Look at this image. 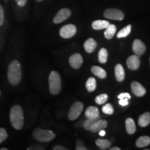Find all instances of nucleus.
Returning <instances> with one entry per match:
<instances>
[{
  "mask_svg": "<svg viewBox=\"0 0 150 150\" xmlns=\"http://www.w3.org/2000/svg\"><path fill=\"white\" fill-rule=\"evenodd\" d=\"M22 66L18 60H13L10 63L7 71V78L11 85L17 86L22 79Z\"/></svg>",
  "mask_w": 150,
  "mask_h": 150,
  "instance_id": "obj_1",
  "label": "nucleus"
},
{
  "mask_svg": "<svg viewBox=\"0 0 150 150\" xmlns=\"http://www.w3.org/2000/svg\"><path fill=\"white\" fill-rule=\"evenodd\" d=\"M10 122L13 127L16 130L22 129L24 124V112L19 105H14L10 110Z\"/></svg>",
  "mask_w": 150,
  "mask_h": 150,
  "instance_id": "obj_2",
  "label": "nucleus"
},
{
  "mask_svg": "<svg viewBox=\"0 0 150 150\" xmlns=\"http://www.w3.org/2000/svg\"><path fill=\"white\" fill-rule=\"evenodd\" d=\"M61 79L59 73L56 71H52L49 76V88L52 95H59L61 91Z\"/></svg>",
  "mask_w": 150,
  "mask_h": 150,
  "instance_id": "obj_3",
  "label": "nucleus"
},
{
  "mask_svg": "<svg viewBox=\"0 0 150 150\" xmlns=\"http://www.w3.org/2000/svg\"><path fill=\"white\" fill-rule=\"evenodd\" d=\"M33 136L37 141L47 142L53 140L56 138V134L50 129L36 128L33 131Z\"/></svg>",
  "mask_w": 150,
  "mask_h": 150,
  "instance_id": "obj_4",
  "label": "nucleus"
},
{
  "mask_svg": "<svg viewBox=\"0 0 150 150\" xmlns=\"http://www.w3.org/2000/svg\"><path fill=\"white\" fill-rule=\"evenodd\" d=\"M104 16L108 20L122 21L125 18V14L121 10L115 8H107L104 11Z\"/></svg>",
  "mask_w": 150,
  "mask_h": 150,
  "instance_id": "obj_5",
  "label": "nucleus"
},
{
  "mask_svg": "<svg viewBox=\"0 0 150 150\" xmlns=\"http://www.w3.org/2000/svg\"><path fill=\"white\" fill-rule=\"evenodd\" d=\"M83 110V104L81 102H76L72 104L68 111V117L70 120H75L79 117Z\"/></svg>",
  "mask_w": 150,
  "mask_h": 150,
  "instance_id": "obj_6",
  "label": "nucleus"
},
{
  "mask_svg": "<svg viewBox=\"0 0 150 150\" xmlns=\"http://www.w3.org/2000/svg\"><path fill=\"white\" fill-rule=\"evenodd\" d=\"M76 27L74 24H68L63 26L59 31L60 36L63 38L69 39L72 38L76 33Z\"/></svg>",
  "mask_w": 150,
  "mask_h": 150,
  "instance_id": "obj_7",
  "label": "nucleus"
},
{
  "mask_svg": "<svg viewBox=\"0 0 150 150\" xmlns=\"http://www.w3.org/2000/svg\"><path fill=\"white\" fill-rule=\"evenodd\" d=\"M72 15V11L67 8H61L57 12V13L53 19L54 24H60L67 20Z\"/></svg>",
  "mask_w": 150,
  "mask_h": 150,
  "instance_id": "obj_8",
  "label": "nucleus"
},
{
  "mask_svg": "<svg viewBox=\"0 0 150 150\" xmlns=\"http://www.w3.org/2000/svg\"><path fill=\"white\" fill-rule=\"evenodd\" d=\"M131 89L135 96L138 97H143L146 94V89L138 81H133L131 83Z\"/></svg>",
  "mask_w": 150,
  "mask_h": 150,
  "instance_id": "obj_9",
  "label": "nucleus"
},
{
  "mask_svg": "<svg viewBox=\"0 0 150 150\" xmlns=\"http://www.w3.org/2000/svg\"><path fill=\"white\" fill-rule=\"evenodd\" d=\"M127 66L131 70H137L140 66V60L139 56L131 55L127 59Z\"/></svg>",
  "mask_w": 150,
  "mask_h": 150,
  "instance_id": "obj_10",
  "label": "nucleus"
},
{
  "mask_svg": "<svg viewBox=\"0 0 150 150\" xmlns=\"http://www.w3.org/2000/svg\"><path fill=\"white\" fill-rule=\"evenodd\" d=\"M132 50L136 55L140 56L145 53L146 46L139 39H136L133 42Z\"/></svg>",
  "mask_w": 150,
  "mask_h": 150,
  "instance_id": "obj_11",
  "label": "nucleus"
},
{
  "mask_svg": "<svg viewBox=\"0 0 150 150\" xmlns=\"http://www.w3.org/2000/svg\"><path fill=\"white\" fill-rule=\"evenodd\" d=\"M69 63H70L71 67L75 70L79 69L83 64V57L80 54L75 53L70 57Z\"/></svg>",
  "mask_w": 150,
  "mask_h": 150,
  "instance_id": "obj_12",
  "label": "nucleus"
},
{
  "mask_svg": "<svg viewBox=\"0 0 150 150\" xmlns=\"http://www.w3.org/2000/svg\"><path fill=\"white\" fill-rule=\"evenodd\" d=\"M107 126H108V122L106 121V120L99 119L97 122H95L93 125H92L91 128H90L89 131H92L93 133H97L100 130H102V129H104L105 128H106Z\"/></svg>",
  "mask_w": 150,
  "mask_h": 150,
  "instance_id": "obj_13",
  "label": "nucleus"
},
{
  "mask_svg": "<svg viewBox=\"0 0 150 150\" xmlns=\"http://www.w3.org/2000/svg\"><path fill=\"white\" fill-rule=\"evenodd\" d=\"M84 50L87 53L91 54L96 50L97 47V43L95 39L90 38L84 42Z\"/></svg>",
  "mask_w": 150,
  "mask_h": 150,
  "instance_id": "obj_14",
  "label": "nucleus"
},
{
  "mask_svg": "<svg viewBox=\"0 0 150 150\" xmlns=\"http://www.w3.org/2000/svg\"><path fill=\"white\" fill-rule=\"evenodd\" d=\"M115 79L118 82H122L125 79V72L122 65L120 63L116 64L115 66Z\"/></svg>",
  "mask_w": 150,
  "mask_h": 150,
  "instance_id": "obj_15",
  "label": "nucleus"
},
{
  "mask_svg": "<svg viewBox=\"0 0 150 150\" xmlns=\"http://www.w3.org/2000/svg\"><path fill=\"white\" fill-rule=\"evenodd\" d=\"M110 24L108 20H97L92 22V28L95 30H103L105 29Z\"/></svg>",
  "mask_w": 150,
  "mask_h": 150,
  "instance_id": "obj_16",
  "label": "nucleus"
},
{
  "mask_svg": "<svg viewBox=\"0 0 150 150\" xmlns=\"http://www.w3.org/2000/svg\"><path fill=\"white\" fill-rule=\"evenodd\" d=\"M85 116L87 118H95L100 116L98 108L94 106H88L85 111Z\"/></svg>",
  "mask_w": 150,
  "mask_h": 150,
  "instance_id": "obj_17",
  "label": "nucleus"
},
{
  "mask_svg": "<svg viewBox=\"0 0 150 150\" xmlns=\"http://www.w3.org/2000/svg\"><path fill=\"white\" fill-rule=\"evenodd\" d=\"M91 72L94 75L99 77V79H105L107 76V73L105 71L104 69L102 67L97 66V65H94L91 67Z\"/></svg>",
  "mask_w": 150,
  "mask_h": 150,
  "instance_id": "obj_18",
  "label": "nucleus"
},
{
  "mask_svg": "<svg viewBox=\"0 0 150 150\" xmlns=\"http://www.w3.org/2000/svg\"><path fill=\"white\" fill-rule=\"evenodd\" d=\"M125 127H126V131L129 134H134L136 131V127L135 122L132 118L128 117L125 121Z\"/></svg>",
  "mask_w": 150,
  "mask_h": 150,
  "instance_id": "obj_19",
  "label": "nucleus"
},
{
  "mask_svg": "<svg viewBox=\"0 0 150 150\" xmlns=\"http://www.w3.org/2000/svg\"><path fill=\"white\" fill-rule=\"evenodd\" d=\"M150 124V113L149 112H145L142 113L138 118V125L141 127H147Z\"/></svg>",
  "mask_w": 150,
  "mask_h": 150,
  "instance_id": "obj_20",
  "label": "nucleus"
},
{
  "mask_svg": "<svg viewBox=\"0 0 150 150\" xmlns=\"http://www.w3.org/2000/svg\"><path fill=\"white\" fill-rule=\"evenodd\" d=\"M150 145V138L147 136H140L136 141V145L137 147H145Z\"/></svg>",
  "mask_w": 150,
  "mask_h": 150,
  "instance_id": "obj_21",
  "label": "nucleus"
},
{
  "mask_svg": "<svg viewBox=\"0 0 150 150\" xmlns=\"http://www.w3.org/2000/svg\"><path fill=\"white\" fill-rule=\"evenodd\" d=\"M95 144L99 149L102 150L109 149L110 146H111V142L109 140L106 139H102V138H99V139L95 140Z\"/></svg>",
  "mask_w": 150,
  "mask_h": 150,
  "instance_id": "obj_22",
  "label": "nucleus"
},
{
  "mask_svg": "<svg viewBox=\"0 0 150 150\" xmlns=\"http://www.w3.org/2000/svg\"><path fill=\"white\" fill-rule=\"evenodd\" d=\"M116 27L114 24H109L107 27L105 29L104 31V37L108 40L112 39L115 35L116 33Z\"/></svg>",
  "mask_w": 150,
  "mask_h": 150,
  "instance_id": "obj_23",
  "label": "nucleus"
},
{
  "mask_svg": "<svg viewBox=\"0 0 150 150\" xmlns=\"http://www.w3.org/2000/svg\"><path fill=\"white\" fill-rule=\"evenodd\" d=\"M86 88L89 93L95 91L97 88L96 79L94 77H90L86 81Z\"/></svg>",
  "mask_w": 150,
  "mask_h": 150,
  "instance_id": "obj_24",
  "label": "nucleus"
},
{
  "mask_svg": "<svg viewBox=\"0 0 150 150\" xmlns=\"http://www.w3.org/2000/svg\"><path fill=\"white\" fill-rule=\"evenodd\" d=\"M108 51L106 48H102L99 51L98 53V60L99 63L104 64L107 62L108 60Z\"/></svg>",
  "mask_w": 150,
  "mask_h": 150,
  "instance_id": "obj_25",
  "label": "nucleus"
},
{
  "mask_svg": "<svg viewBox=\"0 0 150 150\" xmlns=\"http://www.w3.org/2000/svg\"><path fill=\"white\" fill-rule=\"evenodd\" d=\"M131 28L132 26L131 24H128L125 27H124L123 29H122L117 34V38H126L131 33Z\"/></svg>",
  "mask_w": 150,
  "mask_h": 150,
  "instance_id": "obj_26",
  "label": "nucleus"
},
{
  "mask_svg": "<svg viewBox=\"0 0 150 150\" xmlns=\"http://www.w3.org/2000/svg\"><path fill=\"white\" fill-rule=\"evenodd\" d=\"M99 119H101L100 116H99V117H95V118H87V120H86L83 124V127L84 129L86 131H89L90 128H91L92 125H93L95 122H97Z\"/></svg>",
  "mask_w": 150,
  "mask_h": 150,
  "instance_id": "obj_27",
  "label": "nucleus"
},
{
  "mask_svg": "<svg viewBox=\"0 0 150 150\" xmlns=\"http://www.w3.org/2000/svg\"><path fill=\"white\" fill-rule=\"evenodd\" d=\"M108 99V95L107 94L103 93L95 97V102H96V104L99 105H103L107 102Z\"/></svg>",
  "mask_w": 150,
  "mask_h": 150,
  "instance_id": "obj_28",
  "label": "nucleus"
},
{
  "mask_svg": "<svg viewBox=\"0 0 150 150\" xmlns=\"http://www.w3.org/2000/svg\"><path fill=\"white\" fill-rule=\"evenodd\" d=\"M102 111L104 114H106V115H112L114 112L113 106H112V104H109V103L104 104L102 108Z\"/></svg>",
  "mask_w": 150,
  "mask_h": 150,
  "instance_id": "obj_29",
  "label": "nucleus"
},
{
  "mask_svg": "<svg viewBox=\"0 0 150 150\" xmlns=\"http://www.w3.org/2000/svg\"><path fill=\"white\" fill-rule=\"evenodd\" d=\"M8 138V133L4 128H0V144Z\"/></svg>",
  "mask_w": 150,
  "mask_h": 150,
  "instance_id": "obj_30",
  "label": "nucleus"
},
{
  "mask_svg": "<svg viewBox=\"0 0 150 150\" xmlns=\"http://www.w3.org/2000/svg\"><path fill=\"white\" fill-rule=\"evenodd\" d=\"M4 19H5V14L4 10L2 6L0 5V27L3 25L4 23Z\"/></svg>",
  "mask_w": 150,
  "mask_h": 150,
  "instance_id": "obj_31",
  "label": "nucleus"
},
{
  "mask_svg": "<svg viewBox=\"0 0 150 150\" xmlns=\"http://www.w3.org/2000/svg\"><path fill=\"white\" fill-rule=\"evenodd\" d=\"M75 149L76 150H87L88 149L85 146V145L83 143V142L81 141L80 140H77Z\"/></svg>",
  "mask_w": 150,
  "mask_h": 150,
  "instance_id": "obj_32",
  "label": "nucleus"
},
{
  "mask_svg": "<svg viewBox=\"0 0 150 150\" xmlns=\"http://www.w3.org/2000/svg\"><path fill=\"white\" fill-rule=\"evenodd\" d=\"M131 95L130 94L127 93H123L120 94L119 95L117 96L118 99H131Z\"/></svg>",
  "mask_w": 150,
  "mask_h": 150,
  "instance_id": "obj_33",
  "label": "nucleus"
},
{
  "mask_svg": "<svg viewBox=\"0 0 150 150\" xmlns=\"http://www.w3.org/2000/svg\"><path fill=\"white\" fill-rule=\"evenodd\" d=\"M28 0H15L17 5L20 7H24L27 4Z\"/></svg>",
  "mask_w": 150,
  "mask_h": 150,
  "instance_id": "obj_34",
  "label": "nucleus"
},
{
  "mask_svg": "<svg viewBox=\"0 0 150 150\" xmlns=\"http://www.w3.org/2000/svg\"><path fill=\"white\" fill-rule=\"evenodd\" d=\"M129 99H120L119 101V104L120 105H121L122 106H126L129 104Z\"/></svg>",
  "mask_w": 150,
  "mask_h": 150,
  "instance_id": "obj_35",
  "label": "nucleus"
},
{
  "mask_svg": "<svg viewBox=\"0 0 150 150\" xmlns=\"http://www.w3.org/2000/svg\"><path fill=\"white\" fill-rule=\"evenodd\" d=\"M27 150H33V149H42V150H44L45 148H43V147L40 145H33V146H31V147H29L27 149Z\"/></svg>",
  "mask_w": 150,
  "mask_h": 150,
  "instance_id": "obj_36",
  "label": "nucleus"
},
{
  "mask_svg": "<svg viewBox=\"0 0 150 150\" xmlns=\"http://www.w3.org/2000/svg\"><path fill=\"white\" fill-rule=\"evenodd\" d=\"M54 150H67L68 149L67 148H65V147L61 145H56L54 146L53 148Z\"/></svg>",
  "mask_w": 150,
  "mask_h": 150,
  "instance_id": "obj_37",
  "label": "nucleus"
},
{
  "mask_svg": "<svg viewBox=\"0 0 150 150\" xmlns=\"http://www.w3.org/2000/svg\"><path fill=\"white\" fill-rule=\"evenodd\" d=\"M99 135L100 136H104L106 135V132H105L104 129H102V130H100L99 131Z\"/></svg>",
  "mask_w": 150,
  "mask_h": 150,
  "instance_id": "obj_38",
  "label": "nucleus"
},
{
  "mask_svg": "<svg viewBox=\"0 0 150 150\" xmlns=\"http://www.w3.org/2000/svg\"><path fill=\"white\" fill-rule=\"evenodd\" d=\"M110 150H120V148L118 147H110L109 148Z\"/></svg>",
  "mask_w": 150,
  "mask_h": 150,
  "instance_id": "obj_39",
  "label": "nucleus"
},
{
  "mask_svg": "<svg viewBox=\"0 0 150 150\" xmlns=\"http://www.w3.org/2000/svg\"><path fill=\"white\" fill-rule=\"evenodd\" d=\"M0 150H8V148H6V147H2L0 149Z\"/></svg>",
  "mask_w": 150,
  "mask_h": 150,
  "instance_id": "obj_40",
  "label": "nucleus"
},
{
  "mask_svg": "<svg viewBox=\"0 0 150 150\" xmlns=\"http://www.w3.org/2000/svg\"><path fill=\"white\" fill-rule=\"evenodd\" d=\"M35 1H38V2H41V1H44V0H35Z\"/></svg>",
  "mask_w": 150,
  "mask_h": 150,
  "instance_id": "obj_41",
  "label": "nucleus"
},
{
  "mask_svg": "<svg viewBox=\"0 0 150 150\" xmlns=\"http://www.w3.org/2000/svg\"><path fill=\"white\" fill-rule=\"evenodd\" d=\"M0 95H1V92H0Z\"/></svg>",
  "mask_w": 150,
  "mask_h": 150,
  "instance_id": "obj_42",
  "label": "nucleus"
}]
</instances>
